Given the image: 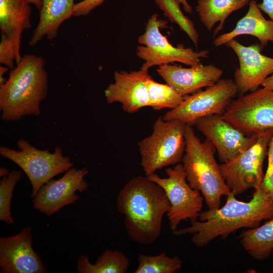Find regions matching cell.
Listing matches in <instances>:
<instances>
[{"instance_id":"cell-36","label":"cell","mask_w":273,"mask_h":273,"mask_svg":"<svg viewBox=\"0 0 273 273\" xmlns=\"http://www.w3.org/2000/svg\"><path fill=\"white\" fill-rule=\"evenodd\" d=\"M28 3L32 4L35 5V6L37 7V8L40 10L41 6H42V2L41 0H25Z\"/></svg>"},{"instance_id":"cell-3","label":"cell","mask_w":273,"mask_h":273,"mask_svg":"<svg viewBox=\"0 0 273 273\" xmlns=\"http://www.w3.org/2000/svg\"><path fill=\"white\" fill-rule=\"evenodd\" d=\"M44 64L42 57L26 54L11 70L6 82L0 85L2 121H18L26 115H40V104L46 99L48 88Z\"/></svg>"},{"instance_id":"cell-14","label":"cell","mask_w":273,"mask_h":273,"mask_svg":"<svg viewBox=\"0 0 273 273\" xmlns=\"http://www.w3.org/2000/svg\"><path fill=\"white\" fill-rule=\"evenodd\" d=\"M2 273H46V266L32 247L30 226L14 235L0 238Z\"/></svg>"},{"instance_id":"cell-34","label":"cell","mask_w":273,"mask_h":273,"mask_svg":"<svg viewBox=\"0 0 273 273\" xmlns=\"http://www.w3.org/2000/svg\"><path fill=\"white\" fill-rule=\"evenodd\" d=\"M8 70V67L6 66L0 67V85L3 84L6 81L4 77L5 73H6Z\"/></svg>"},{"instance_id":"cell-25","label":"cell","mask_w":273,"mask_h":273,"mask_svg":"<svg viewBox=\"0 0 273 273\" xmlns=\"http://www.w3.org/2000/svg\"><path fill=\"white\" fill-rule=\"evenodd\" d=\"M138 263L134 273H174L182 266L179 257H171L164 252L155 256L141 253L138 257Z\"/></svg>"},{"instance_id":"cell-19","label":"cell","mask_w":273,"mask_h":273,"mask_svg":"<svg viewBox=\"0 0 273 273\" xmlns=\"http://www.w3.org/2000/svg\"><path fill=\"white\" fill-rule=\"evenodd\" d=\"M242 35L256 37L262 48L266 47L269 41L273 43V21L266 20L263 17L255 0L249 3L247 13L237 22L235 28L215 38L213 44L220 47Z\"/></svg>"},{"instance_id":"cell-30","label":"cell","mask_w":273,"mask_h":273,"mask_svg":"<svg viewBox=\"0 0 273 273\" xmlns=\"http://www.w3.org/2000/svg\"><path fill=\"white\" fill-rule=\"evenodd\" d=\"M261 185L273 201V170L268 175L264 176Z\"/></svg>"},{"instance_id":"cell-23","label":"cell","mask_w":273,"mask_h":273,"mask_svg":"<svg viewBox=\"0 0 273 273\" xmlns=\"http://www.w3.org/2000/svg\"><path fill=\"white\" fill-rule=\"evenodd\" d=\"M130 265L129 258L122 252L105 250L95 263L90 262L88 255L79 257L77 269L79 273H125Z\"/></svg>"},{"instance_id":"cell-22","label":"cell","mask_w":273,"mask_h":273,"mask_svg":"<svg viewBox=\"0 0 273 273\" xmlns=\"http://www.w3.org/2000/svg\"><path fill=\"white\" fill-rule=\"evenodd\" d=\"M240 242L254 258L261 260L268 258L273 250V217L260 226L243 232Z\"/></svg>"},{"instance_id":"cell-15","label":"cell","mask_w":273,"mask_h":273,"mask_svg":"<svg viewBox=\"0 0 273 273\" xmlns=\"http://www.w3.org/2000/svg\"><path fill=\"white\" fill-rule=\"evenodd\" d=\"M225 45L232 49L239 61V67L234 73V78L238 92L241 95L258 88L273 73V58L261 53L262 48L260 44L245 46L233 39Z\"/></svg>"},{"instance_id":"cell-10","label":"cell","mask_w":273,"mask_h":273,"mask_svg":"<svg viewBox=\"0 0 273 273\" xmlns=\"http://www.w3.org/2000/svg\"><path fill=\"white\" fill-rule=\"evenodd\" d=\"M238 92L235 81L220 79L204 90L184 96L176 108L162 116L164 120H178L192 125L197 119L212 115H222Z\"/></svg>"},{"instance_id":"cell-16","label":"cell","mask_w":273,"mask_h":273,"mask_svg":"<svg viewBox=\"0 0 273 273\" xmlns=\"http://www.w3.org/2000/svg\"><path fill=\"white\" fill-rule=\"evenodd\" d=\"M151 77L149 70L115 71L114 82L104 91L108 104L118 102L122 110L134 113L142 108L149 106L147 81Z\"/></svg>"},{"instance_id":"cell-18","label":"cell","mask_w":273,"mask_h":273,"mask_svg":"<svg viewBox=\"0 0 273 273\" xmlns=\"http://www.w3.org/2000/svg\"><path fill=\"white\" fill-rule=\"evenodd\" d=\"M31 8L25 0H0V29L13 42L16 63L22 59L20 44L23 31L31 27Z\"/></svg>"},{"instance_id":"cell-4","label":"cell","mask_w":273,"mask_h":273,"mask_svg":"<svg viewBox=\"0 0 273 273\" xmlns=\"http://www.w3.org/2000/svg\"><path fill=\"white\" fill-rule=\"evenodd\" d=\"M185 150L182 162L190 186L202 194L209 209L220 207L222 196L231 192L214 157L216 149L208 140L202 142L192 125L186 124Z\"/></svg>"},{"instance_id":"cell-29","label":"cell","mask_w":273,"mask_h":273,"mask_svg":"<svg viewBox=\"0 0 273 273\" xmlns=\"http://www.w3.org/2000/svg\"><path fill=\"white\" fill-rule=\"evenodd\" d=\"M105 0H83L75 4L73 16L76 17L86 16L94 9L101 5Z\"/></svg>"},{"instance_id":"cell-33","label":"cell","mask_w":273,"mask_h":273,"mask_svg":"<svg viewBox=\"0 0 273 273\" xmlns=\"http://www.w3.org/2000/svg\"><path fill=\"white\" fill-rule=\"evenodd\" d=\"M261 86L264 88L273 90V73L264 80Z\"/></svg>"},{"instance_id":"cell-12","label":"cell","mask_w":273,"mask_h":273,"mask_svg":"<svg viewBox=\"0 0 273 273\" xmlns=\"http://www.w3.org/2000/svg\"><path fill=\"white\" fill-rule=\"evenodd\" d=\"M86 168L71 167L58 179H51L38 190L33 197L34 208L51 216L66 205L74 204L79 198L76 192H83L88 189L84 179Z\"/></svg>"},{"instance_id":"cell-28","label":"cell","mask_w":273,"mask_h":273,"mask_svg":"<svg viewBox=\"0 0 273 273\" xmlns=\"http://www.w3.org/2000/svg\"><path fill=\"white\" fill-rule=\"evenodd\" d=\"M16 62V54L12 41L5 35L1 34L0 63L12 69Z\"/></svg>"},{"instance_id":"cell-2","label":"cell","mask_w":273,"mask_h":273,"mask_svg":"<svg viewBox=\"0 0 273 273\" xmlns=\"http://www.w3.org/2000/svg\"><path fill=\"white\" fill-rule=\"evenodd\" d=\"M116 205L124 216L128 236L145 246L159 237L163 217L170 208L162 188L147 175L128 180L118 193Z\"/></svg>"},{"instance_id":"cell-27","label":"cell","mask_w":273,"mask_h":273,"mask_svg":"<svg viewBox=\"0 0 273 273\" xmlns=\"http://www.w3.org/2000/svg\"><path fill=\"white\" fill-rule=\"evenodd\" d=\"M22 172L13 170L3 177L0 181V219L8 224H12L11 204L13 192L17 183L20 179Z\"/></svg>"},{"instance_id":"cell-37","label":"cell","mask_w":273,"mask_h":273,"mask_svg":"<svg viewBox=\"0 0 273 273\" xmlns=\"http://www.w3.org/2000/svg\"><path fill=\"white\" fill-rule=\"evenodd\" d=\"M9 172L8 169L4 167H1L0 169V176L1 177H4L9 174Z\"/></svg>"},{"instance_id":"cell-1","label":"cell","mask_w":273,"mask_h":273,"mask_svg":"<svg viewBox=\"0 0 273 273\" xmlns=\"http://www.w3.org/2000/svg\"><path fill=\"white\" fill-rule=\"evenodd\" d=\"M251 200H238L231 192L221 208L202 211L199 220L191 221L187 227L174 231L175 236L192 235V241L202 247L217 237L222 239L243 228L258 227L261 222L273 217V201L261 184L255 189Z\"/></svg>"},{"instance_id":"cell-32","label":"cell","mask_w":273,"mask_h":273,"mask_svg":"<svg viewBox=\"0 0 273 273\" xmlns=\"http://www.w3.org/2000/svg\"><path fill=\"white\" fill-rule=\"evenodd\" d=\"M268 165L264 176L268 175L273 170V135L269 144L268 151Z\"/></svg>"},{"instance_id":"cell-6","label":"cell","mask_w":273,"mask_h":273,"mask_svg":"<svg viewBox=\"0 0 273 273\" xmlns=\"http://www.w3.org/2000/svg\"><path fill=\"white\" fill-rule=\"evenodd\" d=\"M17 145L18 151L1 146L0 154L16 164L25 173L32 188V197L42 186L73 166L70 158L64 155L59 147L51 153L49 150L36 149L23 139H19Z\"/></svg>"},{"instance_id":"cell-35","label":"cell","mask_w":273,"mask_h":273,"mask_svg":"<svg viewBox=\"0 0 273 273\" xmlns=\"http://www.w3.org/2000/svg\"><path fill=\"white\" fill-rule=\"evenodd\" d=\"M183 6L185 11L191 13L192 12V7L188 3L187 0H178Z\"/></svg>"},{"instance_id":"cell-13","label":"cell","mask_w":273,"mask_h":273,"mask_svg":"<svg viewBox=\"0 0 273 273\" xmlns=\"http://www.w3.org/2000/svg\"><path fill=\"white\" fill-rule=\"evenodd\" d=\"M214 146L219 158L225 163L251 146L257 134L247 135L225 120L222 115L199 118L192 124Z\"/></svg>"},{"instance_id":"cell-5","label":"cell","mask_w":273,"mask_h":273,"mask_svg":"<svg viewBox=\"0 0 273 273\" xmlns=\"http://www.w3.org/2000/svg\"><path fill=\"white\" fill-rule=\"evenodd\" d=\"M186 125L178 120H164L161 116L155 120L152 133L138 143L145 175L182 161Z\"/></svg>"},{"instance_id":"cell-8","label":"cell","mask_w":273,"mask_h":273,"mask_svg":"<svg viewBox=\"0 0 273 273\" xmlns=\"http://www.w3.org/2000/svg\"><path fill=\"white\" fill-rule=\"evenodd\" d=\"M273 129L258 133L253 144L230 161L219 165L222 176L236 196L248 189H255L263 181V164L267 155Z\"/></svg>"},{"instance_id":"cell-7","label":"cell","mask_w":273,"mask_h":273,"mask_svg":"<svg viewBox=\"0 0 273 273\" xmlns=\"http://www.w3.org/2000/svg\"><path fill=\"white\" fill-rule=\"evenodd\" d=\"M167 24V21L158 18L157 14H153L149 19L145 32L138 38V42L142 45L136 49V56L144 60L141 69L149 70L156 65L174 62L195 66L201 64V58L208 57V50L198 52L182 44L177 47L171 44L160 31Z\"/></svg>"},{"instance_id":"cell-24","label":"cell","mask_w":273,"mask_h":273,"mask_svg":"<svg viewBox=\"0 0 273 273\" xmlns=\"http://www.w3.org/2000/svg\"><path fill=\"white\" fill-rule=\"evenodd\" d=\"M147 88L149 107L155 110L165 108L173 109L183 101L184 97L167 83L154 81L151 77L148 80Z\"/></svg>"},{"instance_id":"cell-26","label":"cell","mask_w":273,"mask_h":273,"mask_svg":"<svg viewBox=\"0 0 273 273\" xmlns=\"http://www.w3.org/2000/svg\"><path fill=\"white\" fill-rule=\"evenodd\" d=\"M164 15L172 22L176 24L181 30L189 36L195 46L197 48L199 34L193 21L186 16L180 8L178 0H155Z\"/></svg>"},{"instance_id":"cell-9","label":"cell","mask_w":273,"mask_h":273,"mask_svg":"<svg viewBox=\"0 0 273 273\" xmlns=\"http://www.w3.org/2000/svg\"><path fill=\"white\" fill-rule=\"evenodd\" d=\"M165 172L166 177H161L155 173L147 176L160 186L166 195L170 204L166 215L170 229L173 232L181 221L190 219L192 221L199 218L204 197L188 183L182 163L167 168Z\"/></svg>"},{"instance_id":"cell-20","label":"cell","mask_w":273,"mask_h":273,"mask_svg":"<svg viewBox=\"0 0 273 273\" xmlns=\"http://www.w3.org/2000/svg\"><path fill=\"white\" fill-rule=\"evenodd\" d=\"M38 23L33 31L29 46L32 47L46 36L49 39L58 35L61 25L73 16L74 0H41Z\"/></svg>"},{"instance_id":"cell-31","label":"cell","mask_w":273,"mask_h":273,"mask_svg":"<svg viewBox=\"0 0 273 273\" xmlns=\"http://www.w3.org/2000/svg\"><path fill=\"white\" fill-rule=\"evenodd\" d=\"M257 5L273 21V0H262V3L257 4Z\"/></svg>"},{"instance_id":"cell-17","label":"cell","mask_w":273,"mask_h":273,"mask_svg":"<svg viewBox=\"0 0 273 273\" xmlns=\"http://www.w3.org/2000/svg\"><path fill=\"white\" fill-rule=\"evenodd\" d=\"M156 71L167 84L183 97L215 84L223 72L212 64H202L190 68L165 64L159 66Z\"/></svg>"},{"instance_id":"cell-11","label":"cell","mask_w":273,"mask_h":273,"mask_svg":"<svg viewBox=\"0 0 273 273\" xmlns=\"http://www.w3.org/2000/svg\"><path fill=\"white\" fill-rule=\"evenodd\" d=\"M223 118L247 135L273 129V90L263 87L230 102Z\"/></svg>"},{"instance_id":"cell-21","label":"cell","mask_w":273,"mask_h":273,"mask_svg":"<svg viewBox=\"0 0 273 273\" xmlns=\"http://www.w3.org/2000/svg\"><path fill=\"white\" fill-rule=\"evenodd\" d=\"M252 0H198L196 12L201 22L208 31L218 22L213 32L214 37L222 29L228 17L233 12L249 5Z\"/></svg>"}]
</instances>
